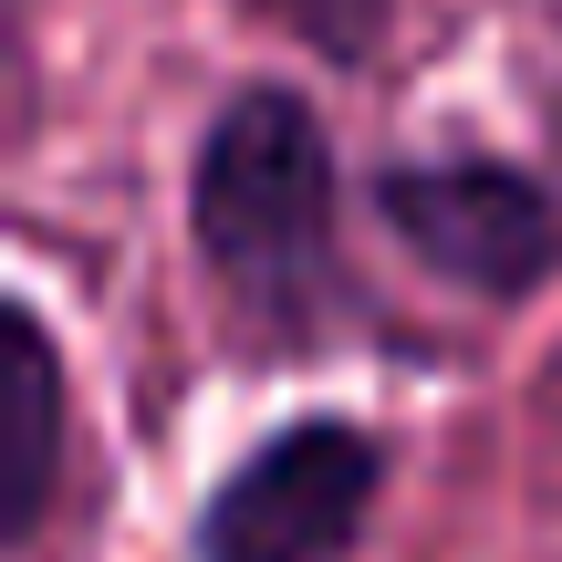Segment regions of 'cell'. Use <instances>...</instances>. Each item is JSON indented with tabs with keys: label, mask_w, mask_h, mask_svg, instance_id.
<instances>
[{
	"label": "cell",
	"mask_w": 562,
	"mask_h": 562,
	"mask_svg": "<svg viewBox=\"0 0 562 562\" xmlns=\"http://www.w3.org/2000/svg\"><path fill=\"white\" fill-rule=\"evenodd\" d=\"M188 261L250 355H334L375 334L344 261V157L302 83H229L188 146Z\"/></svg>",
	"instance_id": "obj_1"
},
{
	"label": "cell",
	"mask_w": 562,
	"mask_h": 562,
	"mask_svg": "<svg viewBox=\"0 0 562 562\" xmlns=\"http://www.w3.org/2000/svg\"><path fill=\"white\" fill-rule=\"evenodd\" d=\"M385 480H396V438L375 417L302 406L199 490L178 562H344L385 510Z\"/></svg>",
	"instance_id": "obj_2"
},
{
	"label": "cell",
	"mask_w": 562,
	"mask_h": 562,
	"mask_svg": "<svg viewBox=\"0 0 562 562\" xmlns=\"http://www.w3.org/2000/svg\"><path fill=\"white\" fill-rule=\"evenodd\" d=\"M375 229L459 302H531L562 281V178L501 157V146H438L385 157L364 178Z\"/></svg>",
	"instance_id": "obj_3"
},
{
	"label": "cell",
	"mask_w": 562,
	"mask_h": 562,
	"mask_svg": "<svg viewBox=\"0 0 562 562\" xmlns=\"http://www.w3.org/2000/svg\"><path fill=\"white\" fill-rule=\"evenodd\" d=\"M0 334H11V510H0V542L42 552L53 501H63V469H74V364H63L53 313H42L32 292H11Z\"/></svg>",
	"instance_id": "obj_4"
},
{
	"label": "cell",
	"mask_w": 562,
	"mask_h": 562,
	"mask_svg": "<svg viewBox=\"0 0 562 562\" xmlns=\"http://www.w3.org/2000/svg\"><path fill=\"white\" fill-rule=\"evenodd\" d=\"M229 11L302 42L313 63H375V42L396 32V0H229Z\"/></svg>",
	"instance_id": "obj_5"
}]
</instances>
